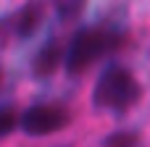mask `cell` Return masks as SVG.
<instances>
[{
  "label": "cell",
  "instance_id": "cell-3",
  "mask_svg": "<svg viewBox=\"0 0 150 147\" xmlns=\"http://www.w3.org/2000/svg\"><path fill=\"white\" fill-rule=\"evenodd\" d=\"M71 121V113L66 110V105L61 103H40V105H32L21 113V129L29 134V137H47V134H55L61 129H66Z\"/></svg>",
  "mask_w": 150,
  "mask_h": 147
},
{
  "label": "cell",
  "instance_id": "cell-7",
  "mask_svg": "<svg viewBox=\"0 0 150 147\" xmlns=\"http://www.w3.org/2000/svg\"><path fill=\"white\" fill-rule=\"evenodd\" d=\"M18 124H21V116H16V110L11 105H0V139L5 134H11Z\"/></svg>",
  "mask_w": 150,
  "mask_h": 147
},
{
  "label": "cell",
  "instance_id": "cell-4",
  "mask_svg": "<svg viewBox=\"0 0 150 147\" xmlns=\"http://www.w3.org/2000/svg\"><path fill=\"white\" fill-rule=\"evenodd\" d=\"M42 18H45V3L42 0H32L26 5H21L11 16L0 18V42H8V39H29L42 26Z\"/></svg>",
  "mask_w": 150,
  "mask_h": 147
},
{
  "label": "cell",
  "instance_id": "cell-5",
  "mask_svg": "<svg viewBox=\"0 0 150 147\" xmlns=\"http://www.w3.org/2000/svg\"><path fill=\"white\" fill-rule=\"evenodd\" d=\"M61 63H66V50L61 47L58 39H47V42L37 50L34 63H32V71H34L37 76H50V74L58 71Z\"/></svg>",
  "mask_w": 150,
  "mask_h": 147
},
{
  "label": "cell",
  "instance_id": "cell-8",
  "mask_svg": "<svg viewBox=\"0 0 150 147\" xmlns=\"http://www.w3.org/2000/svg\"><path fill=\"white\" fill-rule=\"evenodd\" d=\"M105 147H140V139L132 132H116L105 139Z\"/></svg>",
  "mask_w": 150,
  "mask_h": 147
},
{
  "label": "cell",
  "instance_id": "cell-6",
  "mask_svg": "<svg viewBox=\"0 0 150 147\" xmlns=\"http://www.w3.org/2000/svg\"><path fill=\"white\" fill-rule=\"evenodd\" d=\"M84 5H87V0H53V8H55V13H58L61 21L79 18L82 11H84Z\"/></svg>",
  "mask_w": 150,
  "mask_h": 147
},
{
  "label": "cell",
  "instance_id": "cell-1",
  "mask_svg": "<svg viewBox=\"0 0 150 147\" xmlns=\"http://www.w3.org/2000/svg\"><path fill=\"white\" fill-rule=\"evenodd\" d=\"M121 45H124L121 29L105 26V24H100V26H84V29H79L71 37V42L66 47V63L63 66H66L69 76H79L90 66H95L100 58L116 53Z\"/></svg>",
  "mask_w": 150,
  "mask_h": 147
},
{
  "label": "cell",
  "instance_id": "cell-9",
  "mask_svg": "<svg viewBox=\"0 0 150 147\" xmlns=\"http://www.w3.org/2000/svg\"><path fill=\"white\" fill-rule=\"evenodd\" d=\"M0 82H3V74H0Z\"/></svg>",
  "mask_w": 150,
  "mask_h": 147
},
{
  "label": "cell",
  "instance_id": "cell-2",
  "mask_svg": "<svg viewBox=\"0 0 150 147\" xmlns=\"http://www.w3.org/2000/svg\"><path fill=\"white\" fill-rule=\"evenodd\" d=\"M140 82L134 79V74L121 66V63H111L105 66V71L100 74L95 89H92V103L95 108L111 110V113H127L137 100H140Z\"/></svg>",
  "mask_w": 150,
  "mask_h": 147
}]
</instances>
